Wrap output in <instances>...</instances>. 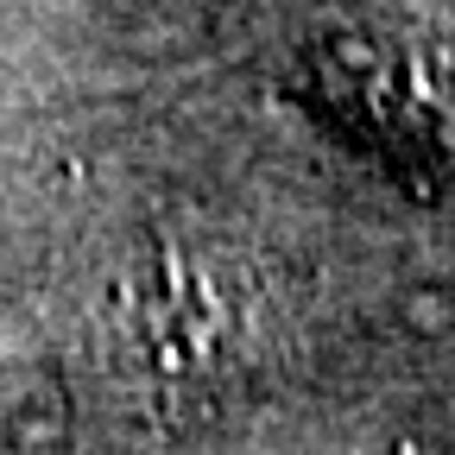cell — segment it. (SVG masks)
<instances>
[{
    "instance_id": "6da1fadb",
    "label": "cell",
    "mask_w": 455,
    "mask_h": 455,
    "mask_svg": "<svg viewBox=\"0 0 455 455\" xmlns=\"http://www.w3.org/2000/svg\"><path fill=\"white\" fill-rule=\"evenodd\" d=\"M323 121L392 171L455 164V20L418 0H348L298 51Z\"/></svg>"
}]
</instances>
